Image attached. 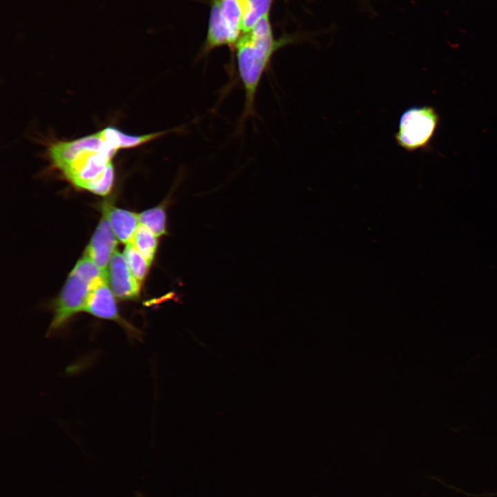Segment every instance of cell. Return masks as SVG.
<instances>
[{
    "label": "cell",
    "instance_id": "14",
    "mask_svg": "<svg viewBox=\"0 0 497 497\" xmlns=\"http://www.w3.org/2000/svg\"><path fill=\"white\" fill-rule=\"evenodd\" d=\"M139 223L157 237L166 233V215L164 208L157 206L138 214Z\"/></svg>",
    "mask_w": 497,
    "mask_h": 497
},
{
    "label": "cell",
    "instance_id": "3",
    "mask_svg": "<svg viewBox=\"0 0 497 497\" xmlns=\"http://www.w3.org/2000/svg\"><path fill=\"white\" fill-rule=\"evenodd\" d=\"M439 122V115L432 106H412L400 115L396 144L408 152L425 149L431 142Z\"/></svg>",
    "mask_w": 497,
    "mask_h": 497
},
{
    "label": "cell",
    "instance_id": "4",
    "mask_svg": "<svg viewBox=\"0 0 497 497\" xmlns=\"http://www.w3.org/2000/svg\"><path fill=\"white\" fill-rule=\"evenodd\" d=\"M116 153L106 149L86 148L79 152L61 171L75 186H86L99 177Z\"/></svg>",
    "mask_w": 497,
    "mask_h": 497
},
{
    "label": "cell",
    "instance_id": "2",
    "mask_svg": "<svg viewBox=\"0 0 497 497\" xmlns=\"http://www.w3.org/2000/svg\"><path fill=\"white\" fill-rule=\"evenodd\" d=\"M108 280L106 275L87 256L81 258L70 273L55 302L48 333L61 327L72 316L84 311L91 291Z\"/></svg>",
    "mask_w": 497,
    "mask_h": 497
},
{
    "label": "cell",
    "instance_id": "1",
    "mask_svg": "<svg viewBox=\"0 0 497 497\" xmlns=\"http://www.w3.org/2000/svg\"><path fill=\"white\" fill-rule=\"evenodd\" d=\"M289 40L274 38L269 14H266L248 32L243 33L236 43L238 73L244 90L243 119L255 114V96L261 79L275 52Z\"/></svg>",
    "mask_w": 497,
    "mask_h": 497
},
{
    "label": "cell",
    "instance_id": "15",
    "mask_svg": "<svg viewBox=\"0 0 497 497\" xmlns=\"http://www.w3.org/2000/svg\"><path fill=\"white\" fill-rule=\"evenodd\" d=\"M123 254L132 274L141 283L146 276L150 264L132 242L126 245Z\"/></svg>",
    "mask_w": 497,
    "mask_h": 497
},
{
    "label": "cell",
    "instance_id": "5",
    "mask_svg": "<svg viewBox=\"0 0 497 497\" xmlns=\"http://www.w3.org/2000/svg\"><path fill=\"white\" fill-rule=\"evenodd\" d=\"M107 278L109 286L117 298L130 300L139 295L140 282L132 274L124 254L117 250L110 260Z\"/></svg>",
    "mask_w": 497,
    "mask_h": 497
},
{
    "label": "cell",
    "instance_id": "7",
    "mask_svg": "<svg viewBox=\"0 0 497 497\" xmlns=\"http://www.w3.org/2000/svg\"><path fill=\"white\" fill-rule=\"evenodd\" d=\"M114 296L108 280H104L91 291L84 311L101 319L116 321L126 329L133 331L131 327L119 316Z\"/></svg>",
    "mask_w": 497,
    "mask_h": 497
},
{
    "label": "cell",
    "instance_id": "6",
    "mask_svg": "<svg viewBox=\"0 0 497 497\" xmlns=\"http://www.w3.org/2000/svg\"><path fill=\"white\" fill-rule=\"evenodd\" d=\"M116 239L108 220L104 214L84 255L90 258L106 275L110 260L116 251Z\"/></svg>",
    "mask_w": 497,
    "mask_h": 497
},
{
    "label": "cell",
    "instance_id": "16",
    "mask_svg": "<svg viewBox=\"0 0 497 497\" xmlns=\"http://www.w3.org/2000/svg\"><path fill=\"white\" fill-rule=\"evenodd\" d=\"M115 177L114 166L110 163L104 173L88 184L85 189L99 195H108L113 185Z\"/></svg>",
    "mask_w": 497,
    "mask_h": 497
},
{
    "label": "cell",
    "instance_id": "13",
    "mask_svg": "<svg viewBox=\"0 0 497 497\" xmlns=\"http://www.w3.org/2000/svg\"><path fill=\"white\" fill-rule=\"evenodd\" d=\"M272 0H244L243 33L248 32L262 17L269 14Z\"/></svg>",
    "mask_w": 497,
    "mask_h": 497
},
{
    "label": "cell",
    "instance_id": "12",
    "mask_svg": "<svg viewBox=\"0 0 497 497\" xmlns=\"http://www.w3.org/2000/svg\"><path fill=\"white\" fill-rule=\"evenodd\" d=\"M132 243L150 264L157 250V236L144 226L139 224Z\"/></svg>",
    "mask_w": 497,
    "mask_h": 497
},
{
    "label": "cell",
    "instance_id": "8",
    "mask_svg": "<svg viewBox=\"0 0 497 497\" xmlns=\"http://www.w3.org/2000/svg\"><path fill=\"white\" fill-rule=\"evenodd\" d=\"M86 148L110 149L104 142L98 132L72 141L55 143L50 146L48 150L54 166L61 170L79 151Z\"/></svg>",
    "mask_w": 497,
    "mask_h": 497
},
{
    "label": "cell",
    "instance_id": "11",
    "mask_svg": "<svg viewBox=\"0 0 497 497\" xmlns=\"http://www.w3.org/2000/svg\"><path fill=\"white\" fill-rule=\"evenodd\" d=\"M222 46H233L220 14V0H212L204 51Z\"/></svg>",
    "mask_w": 497,
    "mask_h": 497
},
{
    "label": "cell",
    "instance_id": "10",
    "mask_svg": "<svg viewBox=\"0 0 497 497\" xmlns=\"http://www.w3.org/2000/svg\"><path fill=\"white\" fill-rule=\"evenodd\" d=\"M220 10L232 45L235 46L243 34L244 0H220Z\"/></svg>",
    "mask_w": 497,
    "mask_h": 497
},
{
    "label": "cell",
    "instance_id": "9",
    "mask_svg": "<svg viewBox=\"0 0 497 497\" xmlns=\"http://www.w3.org/2000/svg\"><path fill=\"white\" fill-rule=\"evenodd\" d=\"M104 214L117 240L126 244L131 243L139 224L138 215L111 206H104Z\"/></svg>",
    "mask_w": 497,
    "mask_h": 497
}]
</instances>
